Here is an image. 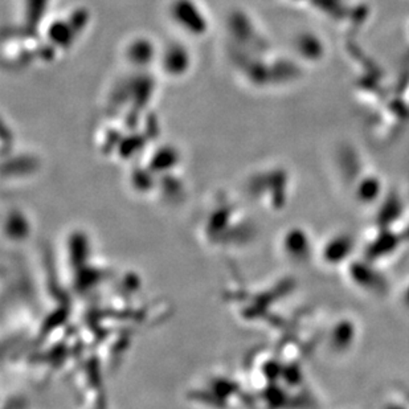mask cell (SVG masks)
I'll use <instances>...</instances> for the list:
<instances>
[{"instance_id":"6da1fadb","label":"cell","mask_w":409,"mask_h":409,"mask_svg":"<svg viewBox=\"0 0 409 409\" xmlns=\"http://www.w3.org/2000/svg\"><path fill=\"white\" fill-rule=\"evenodd\" d=\"M400 301H401V303L404 302V305L409 309V281L407 282V285L404 286V289L401 288V292H400Z\"/></svg>"}]
</instances>
